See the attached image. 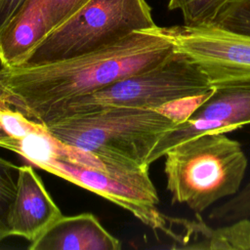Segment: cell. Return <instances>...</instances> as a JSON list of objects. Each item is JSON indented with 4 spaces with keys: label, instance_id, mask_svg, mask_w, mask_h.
<instances>
[{
    "label": "cell",
    "instance_id": "obj_12",
    "mask_svg": "<svg viewBox=\"0 0 250 250\" xmlns=\"http://www.w3.org/2000/svg\"><path fill=\"white\" fill-rule=\"evenodd\" d=\"M170 220L181 227L180 231L172 230L168 234L175 243L172 246L174 249L250 250L249 218L215 229L203 222L199 214H196L195 220L171 217Z\"/></svg>",
    "mask_w": 250,
    "mask_h": 250
},
{
    "label": "cell",
    "instance_id": "obj_18",
    "mask_svg": "<svg viewBox=\"0 0 250 250\" xmlns=\"http://www.w3.org/2000/svg\"><path fill=\"white\" fill-rule=\"evenodd\" d=\"M213 25L250 35V0L233 2Z\"/></svg>",
    "mask_w": 250,
    "mask_h": 250
},
{
    "label": "cell",
    "instance_id": "obj_11",
    "mask_svg": "<svg viewBox=\"0 0 250 250\" xmlns=\"http://www.w3.org/2000/svg\"><path fill=\"white\" fill-rule=\"evenodd\" d=\"M120 241L92 213L62 216L30 242L29 250H118Z\"/></svg>",
    "mask_w": 250,
    "mask_h": 250
},
{
    "label": "cell",
    "instance_id": "obj_5",
    "mask_svg": "<svg viewBox=\"0 0 250 250\" xmlns=\"http://www.w3.org/2000/svg\"><path fill=\"white\" fill-rule=\"evenodd\" d=\"M155 25L146 0H90L17 65H37L82 56Z\"/></svg>",
    "mask_w": 250,
    "mask_h": 250
},
{
    "label": "cell",
    "instance_id": "obj_2",
    "mask_svg": "<svg viewBox=\"0 0 250 250\" xmlns=\"http://www.w3.org/2000/svg\"><path fill=\"white\" fill-rule=\"evenodd\" d=\"M43 125L60 142L107 162L149 167L163 136L178 124L156 109L107 107Z\"/></svg>",
    "mask_w": 250,
    "mask_h": 250
},
{
    "label": "cell",
    "instance_id": "obj_3",
    "mask_svg": "<svg viewBox=\"0 0 250 250\" xmlns=\"http://www.w3.org/2000/svg\"><path fill=\"white\" fill-rule=\"evenodd\" d=\"M164 156L172 202L184 203L195 214L234 195L247 168V157L240 144L222 132L189 138L169 148Z\"/></svg>",
    "mask_w": 250,
    "mask_h": 250
},
{
    "label": "cell",
    "instance_id": "obj_17",
    "mask_svg": "<svg viewBox=\"0 0 250 250\" xmlns=\"http://www.w3.org/2000/svg\"><path fill=\"white\" fill-rule=\"evenodd\" d=\"M250 218V182L232 197L212 209L209 219L212 222L228 224L240 219Z\"/></svg>",
    "mask_w": 250,
    "mask_h": 250
},
{
    "label": "cell",
    "instance_id": "obj_13",
    "mask_svg": "<svg viewBox=\"0 0 250 250\" xmlns=\"http://www.w3.org/2000/svg\"><path fill=\"white\" fill-rule=\"evenodd\" d=\"M63 144L52 136L44 127H40L26 136L14 141L8 147L37 167L59 159L62 154Z\"/></svg>",
    "mask_w": 250,
    "mask_h": 250
},
{
    "label": "cell",
    "instance_id": "obj_6",
    "mask_svg": "<svg viewBox=\"0 0 250 250\" xmlns=\"http://www.w3.org/2000/svg\"><path fill=\"white\" fill-rule=\"evenodd\" d=\"M39 168L108 199L155 230L168 229L167 216L157 209L159 199L148 167L111 164L96 169L54 159Z\"/></svg>",
    "mask_w": 250,
    "mask_h": 250
},
{
    "label": "cell",
    "instance_id": "obj_15",
    "mask_svg": "<svg viewBox=\"0 0 250 250\" xmlns=\"http://www.w3.org/2000/svg\"><path fill=\"white\" fill-rule=\"evenodd\" d=\"M20 166L0 156V241L11 236L9 215L15 197Z\"/></svg>",
    "mask_w": 250,
    "mask_h": 250
},
{
    "label": "cell",
    "instance_id": "obj_19",
    "mask_svg": "<svg viewBox=\"0 0 250 250\" xmlns=\"http://www.w3.org/2000/svg\"><path fill=\"white\" fill-rule=\"evenodd\" d=\"M213 90L214 87L210 91L203 94L184 97L175 100L173 102L163 104L156 110L166 115L177 124L183 123L187 121L197 110V108L212 95Z\"/></svg>",
    "mask_w": 250,
    "mask_h": 250
},
{
    "label": "cell",
    "instance_id": "obj_1",
    "mask_svg": "<svg viewBox=\"0 0 250 250\" xmlns=\"http://www.w3.org/2000/svg\"><path fill=\"white\" fill-rule=\"evenodd\" d=\"M176 52L167 27L132 32L82 56L37 65L0 67V108L41 123L64 103L157 65Z\"/></svg>",
    "mask_w": 250,
    "mask_h": 250
},
{
    "label": "cell",
    "instance_id": "obj_7",
    "mask_svg": "<svg viewBox=\"0 0 250 250\" xmlns=\"http://www.w3.org/2000/svg\"><path fill=\"white\" fill-rule=\"evenodd\" d=\"M177 52L195 62L213 87L250 79V35L217 25L167 27Z\"/></svg>",
    "mask_w": 250,
    "mask_h": 250
},
{
    "label": "cell",
    "instance_id": "obj_16",
    "mask_svg": "<svg viewBox=\"0 0 250 250\" xmlns=\"http://www.w3.org/2000/svg\"><path fill=\"white\" fill-rule=\"evenodd\" d=\"M40 125L19 111L0 108V147L8 149L14 141L37 130Z\"/></svg>",
    "mask_w": 250,
    "mask_h": 250
},
{
    "label": "cell",
    "instance_id": "obj_20",
    "mask_svg": "<svg viewBox=\"0 0 250 250\" xmlns=\"http://www.w3.org/2000/svg\"><path fill=\"white\" fill-rule=\"evenodd\" d=\"M25 0H0V32L15 17Z\"/></svg>",
    "mask_w": 250,
    "mask_h": 250
},
{
    "label": "cell",
    "instance_id": "obj_8",
    "mask_svg": "<svg viewBox=\"0 0 250 250\" xmlns=\"http://www.w3.org/2000/svg\"><path fill=\"white\" fill-rule=\"evenodd\" d=\"M250 124V79L217 85L212 95L185 122L166 132L158 158L175 145L208 132L227 133Z\"/></svg>",
    "mask_w": 250,
    "mask_h": 250
},
{
    "label": "cell",
    "instance_id": "obj_9",
    "mask_svg": "<svg viewBox=\"0 0 250 250\" xmlns=\"http://www.w3.org/2000/svg\"><path fill=\"white\" fill-rule=\"evenodd\" d=\"M90 0H25L0 32V65H17Z\"/></svg>",
    "mask_w": 250,
    "mask_h": 250
},
{
    "label": "cell",
    "instance_id": "obj_14",
    "mask_svg": "<svg viewBox=\"0 0 250 250\" xmlns=\"http://www.w3.org/2000/svg\"><path fill=\"white\" fill-rule=\"evenodd\" d=\"M236 0H169L168 9H179L188 26L213 25Z\"/></svg>",
    "mask_w": 250,
    "mask_h": 250
},
{
    "label": "cell",
    "instance_id": "obj_4",
    "mask_svg": "<svg viewBox=\"0 0 250 250\" xmlns=\"http://www.w3.org/2000/svg\"><path fill=\"white\" fill-rule=\"evenodd\" d=\"M211 89L213 86L199 66L176 51L153 67L64 103L49 113L41 124L107 107L158 109L175 100L203 94Z\"/></svg>",
    "mask_w": 250,
    "mask_h": 250
},
{
    "label": "cell",
    "instance_id": "obj_10",
    "mask_svg": "<svg viewBox=\"0 0 250 250\" xmlns=\"http://www.w3.org/2000/svg\"><path fill=\"white\" fill-rule=\"evenodd\" d=\"M62 216L41 178L30 165L19 168L15 197L11 205V235L33 241Z\"/></svg>",
    "mask_w": 250,
    "mask_h": 250
}]
</instances>
